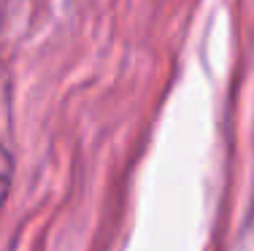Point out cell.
<instances>
[{
	"instance_id": "1",
	"label": "cell",
	"mask_w": 254,
	"mask_h": 251,
	"mask_svg": "<svg viewBox=\"0 0 254 251\" xmlns=\"http://www.w3.org/2000/svg\"><path fill=\"white\" fill-rule=\"evenodd\" d=\"M11 176H14V159H11L8 149L0 143V211H3V202L11 189Z\"/></svg>"
},
{
	"instance_id": "2",
	"label": "cell",
	"mask_w": 254,
	"mask_h": 251,
	"mask_svg": "<svg viewBox=\"0 0 254 251\" xmlns=\"http://www.w3.org/2000/svg\"><path fill=\"white\" fill-rule=\"evenodd\" d=\"M0 11H3V0H0Z\"/></svg>"
}]
</instances>
